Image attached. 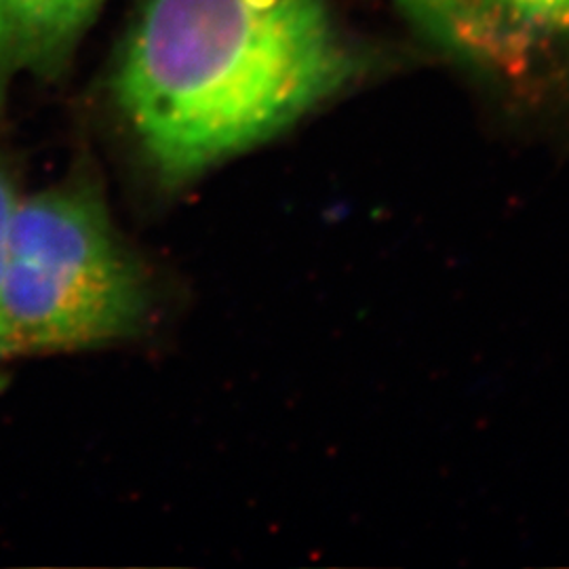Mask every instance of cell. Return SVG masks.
I'll return each mask as SVG.
<instances>
[{"instance_id":"cell-1","label":"cell","mask_w":569,"mask_h":569,"mask_svg":"<svg viewBox=\"0 0 569 569\" xmlns=\"http://www.w3.org/2000/svg\"><path fill=\"white\" fill-rule=\"evenodd\" d=\"M355 66L326 0H146L114 98L157 178L182 188L300 121Z\"/></svg>"},{"instance_id":"cell-2","label":"cell","mask_w":569,"mask_h":569,"mask_svg":"<svg viewBox=\"0 0 569 569\" xmlns=\"http://www.w3.org/2000/svg\"><path fill=\"white\" fill-rule=\"evenodd\" d=\"M154 306L142 262L91 182L18 203L0 279V361L142 333Z\"/></svg>"},{"instance_id":"cell-3","label":"cell","mask_w":569,"mask_h":569,"mask_svg":"<svg viewBox=\"0 0 569 569\" xmlns=\"http://www.w3.org/2000/svg\"><path fill=\"white\" fill-rule=\"evenodd\" d=\"M449 56L523 81L569 63V0H399Z\"/></svg>"},{"instance_id":"cell-4","label":"cell","mask_w":569,"mask_h":569,"mask_svg":"<svg viewBox=\"0 0 569 569\" xmlns=\"http://www.w3.org/2000/svg\"><path fill=\"white\" fill-rule=\"evenodd\" d=\"M103 2L0 0V103L21 77H58L100 16Z\"/></svg>"},{"instance_id":"cell-5","label":"cell","mask_w":569,"mask_h":569,"mask_svg":"<svg viewBox=\"0 0 569 569\" xmlns=\"http://www.w3.org/2000/svg\"><path fill=\"white\" fill-rule=\"evenodd\" d=\"M18 203L20 199L16 192V183L11 180L7 167L0 161V279H2L7 244H9V234H11V224H13Z\"/></svg>"}]
</instances>
